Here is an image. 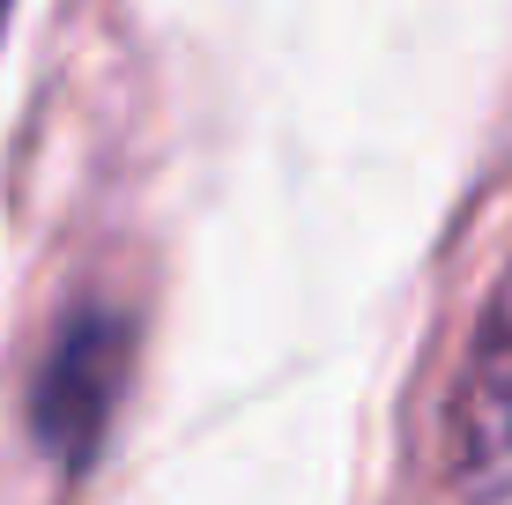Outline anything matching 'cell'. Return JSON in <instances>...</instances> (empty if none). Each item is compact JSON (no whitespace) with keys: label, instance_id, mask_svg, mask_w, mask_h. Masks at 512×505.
I'll return each instance as SVG.
<instances>
[{"label":"cell","instance_id":"cell-1","mask_svg":"<svg viewBox=\"0 0 512 505\" xmlns=\"http://www.w3.org/2000/svg\"><path fill=\"white\" fill-rule=\"evenodd\" d=\"M446 476L468 505H498L512 491V260L475 312L446 394Z\"/></svg>","mask_w":512,"mask_h":505},{"label":"cell","instance_id":"cell-2","mask_svg":"<svg viewBox=\"0 0 512 505\" xmlns=\"http://www.w3.org/2000/svg\"><path fill=\"white\" fill-rule=\"evenodd\" d=\"M127 342L134 327L104 305H82L60 320V335L45 342V364L30 379V431L45 439V454L60 468H90L112 424L119 379H127Z\"/></svg>","mask_w":512,"mask_h":505}]
</instances>
